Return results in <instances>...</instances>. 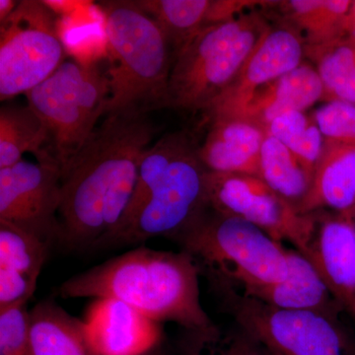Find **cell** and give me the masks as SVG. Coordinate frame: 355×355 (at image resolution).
I'll use <instances>...</instances> for the list:
<instances>
[{"mask_svg":"<svg viewBox=\"0 0 355 355\" xmlns=\"http://www.w3.org/2000/svg\"><path fill=\"white\" fill-rule=\"evenodd\" d=\"M156 132L148 116H105L62 171L58 248L99 249L118 230Z\"/></svg>","mask_w":355,"mask_h":355,"instance_id":"1","label":"cell"},{"mask_svg":"<svg viewBox=\"0 0 355 355\" xmlns=\"http://www.w3.org/2000/svg\"><path fill=\"white\" fill-rule=\"evenodd\" d=\"M200 268L186 252L140 247L70 277L58 289L62 298H113L157 323L186 331L216 326L202 308Z\"/></svg>","mask_w":355,"mask_h":355,"instance_id":"2","label":"cell"},{"mask_svg":"<svg viewBox=\"0 0 355 355\" xmlns=\"http://www.w3.org/2000/svg\"><path fill=\"white\" fill-rule=\"evenodd\" d=\"M111 65L105 116H141L168 108L174 57L155 22L132 0L100 2Z\"/></svg>","mask_w":355,"mask_h":355,"instance_id":"3","label":"cell"},{"mask_svg":"<svg viewBox=\"0 0 355 355\" xmlns=\"http://www.w3.org/2000/svg\"><path fill=\"white\" fill-rule=\"evenodd\" d=\"M270 26L265 13L253 9L198 32L173 62L168 108L209 111L234 83Z\"/></svg>","mask_w":355,"mask_h":355,"instance_id":"4","label":"cell"},{"mask_svg":"<svg viewBox=\"0 0 355 355\" xmlns=\"http://www.w3.org/2000/svg\"><path fill=\"white\" fill-rule=\"evenodd\" d=\"M190 254L209 284L239 287L275 284L288 273L287 249L237 216L207 207L172 238Z\"/></svg>","mask_w":355,"mask_h":355,"instance_id":"5","label":"cell"},{"mask_svg":"<svg viewBox=\"0 0 355 355\" xmlns=\"http://www.w3.org/2000/svg\"><path fill=\"white\" fill-rule=\"evenodd\" d=\"M28 106L49 133V151L60 168L67 167L105 116L110 96L108 70L64 60L43 83L26 94Z\"/></svg>","mask_w":355,"mask_h":355,"instance_id":"6","label":"cell"},{"mask_svg":"<svg viewBox=\"0 0 355 355\" xmlns=\"http://www.w3.org/2000/svg\"><path fill=\"white\" fill-rule=\"evenodd\" d=\"M207 174L200 147L190 137L132 219L99 249L140 244L155 237L171 240L209 207Z\"/></svg>","mask_w":355,"mask_h":355,"instance_id":"7","label":"cell"},{"mask_svg":"<svg viewBox=\"0 0 355 355\" xmlns=\"http://www.w3.org/2000/svg\"><path fill=\"white\" fill-rule=\"evenodd\" d=\"M235 323L277 355H347L335 316L314 310L279 309L243 295L226 284H210Z\"/></svg>","mask_w":355,"mask_h":355,"instance_id":"8","label":"cell"},{"mask_svg":"<svg viewBox=\"0 0 355 355\" xmlns=\"http://www.w3.org/2000/svg\"><path fill=\"white\" fill-rule=\"evenodd\" d=\"M64 44L44 1L23 0L0 29V100L27 94L64 62Z\"/></svg>","mask_w":355,"mask_h":355,"instance_id":"9","label":"cell"},{"mask_svg":"<svg viewBox=\"0 0 355 355\" xmlns=\"http://www.w3.org/2000/svg\"><path fill=\"white\" fill-rule=\"evenodd\" d=\"M207 191L212 209L244 219L275 241L291 242L304 253L314 229V214H301L261 178L209 171Z\"/></svg>","mask_w":355,"mask_h":355,"instance_id":"10","label":"cell"},{"mask_svg":"<svg viewBox=\"0 0 355 355\" xmlns=\"http://www.w3.org/2000/svg\"><path fill=\"white\" fill-rule=\"evenodd\" d=\"M62 172L53 163L21 160L0 169V220L38 237L51 248L60 236Z\"/></svg>","mask_w":355,"mask_h":355,"instance_id":"11","label":"cell"},{"mask_svg":"<svg viewBox=\"0 0 355 355\" xmlns=\"http://www.w3.org/2000/svg\"><path fill=\"white\" fill-rule=\"evenodd\" d=\"M304 40L300 33L279 21L270 26L232 85L207 111L211 120L239 118L254 93L303 64Z\"/></svg>","mask_w":355,"mask_h":355,"instance_id":"12","label":"cell"},{"mask_svg":"<svg viewBox=\"0 0 355 355\" xmlns=\"http://www.w3.org/2000/svg\"><path fill=\"white\" fill-rule=\"evenodd\" d=\"M304 254L319 273L340 307L355 315V224L354 214L321 216Z\"/></svg>","mask_w":355,"mask_h":355,"instance_id":"13","label":"cell"},{"mask_svg":"<svg viewBox=\"0 0 355 355\" xmlns=\"http://www.w3.org/2000/svg\"><path fill=\"white\" fill-rule=\"evenodd\" d=\"M84 323L99 355H142L165 340L160 323L116 299H97Z\"/></svg>","mask_w":355,"mask_h":355,"instance_id":"14","label":"cell"},{"mask_svg":"<svg viewBox=\"0 0 355 355\" xmlns=\"http://www.w3.org/2000/svg\"><path fill=\"white\" fill-rule=\"evenodd\" d=\"M135 2L164 33L174 60L187 43L205 28L235 19L261 3L252 0H137Z\"/></svg>","mask_w":355,"mask_h":355,"instance_id":"15","label":"cell"},{"mask_svg":"<svg viewBox=\"0 0 355 355\" xmlns=\"http://www.w3.org/2000/svg\"><path fill=\"white\" fill-rule=\"evenodd\" d=\"M51 249L36 236L0 220V311L29 302Z\"/></svg>","mask_w":355,"mask_h":355,"instance_id":"16","label":"cell"},{"mask_svg":"<svg viewBox=\"0 0 355 355\" xmlns=\"http://www.w3.org/2000/svg\"><path fill=\"white\" fill-rule=\"evenodd\" d=\"M266 135L263 128L247 119H214L200 146V160L209 172L259 177Z\"/></svg>","mask_w":355,"mask_h":355,"instance_id":"17","label":"cell"},{"mask_svg":"<svg viewBox=\"0 0 355 355\" xmlns=\"http://www.w3.org/2000/svg\"><path fill=\"white\" fill-rule=\"evenodd\" d=\"M296 209L301 214L324 209L354 214L355 146L324 139L309 190Z\"/></svg>","mask_w":355,"mask_h":355,"instance_id":"18","label":"cell"},{"mask_svg":"<svg viewBox=\"0 0 355 355\" xmlns=\"http://www.w3.org/2000/svg\"><path fill=\"white\" fill-rule=\"evenodd\" d=\"M288 273L275 284L241 286L243 295L287 310H314L335 316L338 306L328 287L307 258L296 249H287Z\"/></svg>","mask_w":355,"mask_h":355,"instance_id":"19","label":"cell"},{"mask_svg":"<svg viewBox=\"0 0 355 355\" xmlns=\"http://www.w3.org/2000/svg\"><path fill=\"white\" fill-rule=\"evenodd\" d=\"M323 98V83L316 67L303 62L259 89L239 118L253 121L266 132V128L280 114L305 112Z\"/></svg>","mask_w":355,"mask_h":355,"instance_id":"20","label":"cell"},{"mask_svg":"<svg viewBox=\"0 0 355 355\" xmlns=\"http://www.w3.org/2000/svg\"><path fill=\"white\" fill-rule=\"evenodd\" d=\"M30 349L31 355H99L84 321L53 299L42 300L30 310Z\"/></svg>","mask_w":355,"mask_h":355,"instance_id":"21","label":"cell"},{"mask_svg":"<svg viewBox=\"0 0 355 355\" xmlns=\"http://www.w3.org/2000/svg\"><path fill=\"white\" fill-rule=\"evenodd\" d=\"M349 0H289L275 1L282 22L295 28L303 40L306 57L347 37L345 20Z\"/></svg>","mask_w":355,"mask_h":355,"instance_id":"22","label":"cell"},{"mask_svg":"<svg viewBox=\"0 0 355 355\" xmlns=\"http://www.w3.org/2000/svg\"><path fill=\"white\" fill-rule=\"evenodd\" d=\"M34 154L40 163H53L49 151V133L43 121L29 106L2 107L0 110V169Z\"/></svg>","mask_w":355,"mask_h":355,"instance_id":"23","label":"cell"},{"mask_svg":"<svg viewBox=\"0 0 355 355\" xmlns=\"http://www.w3.org/2000/svg\"><path fill=\"white\" fill-rule=\"evenodd\" d=\"M314 170L288 147L266 135L261 147L260 177L273 191L295 207L309 190Z\"/></svg>","mask_w":355,"mask_h":355,"instance_id":"24","label":"cell"},{"mask_svg":"<svg viewBox=\"0 0 355 355\" xmlns=\"http://www.w3.org/2000/svg\"><path fill=\"white\" fill-rule=\"evenodd\" d=\"M307 57L316 64L323 83V99L355 106V38L345 37Z\"/></svg>","mask_w":355,"mask_h":355,"instance_id":"25","label":"cell"},{"mask_svg":"<svg viewBox=\"0 0 355 355\" xmlns=\"http://www.w3.org/2000/svg\"><path fill=\"white\" fill-rule=\"evenodd\" d=\"M184 331L178 345L179 355H272L239 324L227 331H222L217 326L205 331Z\"/></svg>","mask_w":355,"mask_h":355,"instance_id":"26","label":"cell"},{"mask_svg":"<svg viewBox=\"0 0 355 355\" xmlns=\"http://www.w3.org/2000/svg\"><path fill=\"white\" fill-rule=\"evenodd\" d=\"M266 135L288 147L315 171L323 151L324 137L314 120L308 118L304 112L280 114L266 128Z\"/></svg>","mask_w":355,"mask_h":355,"instance_id":"27","label":"cell"},{"mask_svg":"<svg viewBox=\"0 0 355 355\" xmlns=\"http://www.w3.org/2000/svg\"><path fill=\"white\" fill-rule=\"evenodd\" d=\"M0 355H31L28 303L0 311Z\"/></svg>","mask_w":355,"mask_h":355,"instance_id":"28","label":"cell"},{"mask_svg":"<svg viewBox=\"0 0 355 355\" xmlns=\"http://www.w3.org/2000/svg\"><path fill=\"white\" fill-rule=\"evenodd\" d=\"M314 121L324 139L355 146V106L331 101L317 110Z\"/></svg>","mask_w":355,"mask_h":355,"instance_id":"29","label":"cell"},{"mask_svg":"<svg viewBox=\"0 0 355 355\" xmlns=\"http://www.w3.org/2000/svg\"><path fill=\"white\" fill-rule=\"evenodd\" d=\"M345 32L347 37L355 38V1L352 2L345 20Z\"/></svg>","mask_w":355,"mask_h":355,"instance_id":"30","label":"cell"},{"mask_svg":"<svg viewBox=\"0 0 355 355\" xmlns=\"http://www.w3.org/2000/svg\"><path fill=\"white\" fill-rule=\"evenodd\" d=\"M18 3L14 0H0V22L3 23L13 13Z\"/></svg>","mask_w":355,"mask_h":355,"instance_id":"31","label":"cell"},{"mask_svg":"<svg viewBox=\"0 0 355 355\" xmlns=\"http://www.w3.org/2000/svg\"><path fill=\"white\" fill-rule=\"evenodd\" d=\"M142 355H179L177 352L170 349L166 343L165 340H162L158 345L153 347V349L147 352L146 354Z\"/></svg>","mask_w":355,"mask_h":355,"instance_id":"32","label":"cell"},{"mask_svg":"<svg viewBox=\"0 0 355 355\" xmlns=\"http://www.w3.org/2000/svg\"><path fill=\"white\" fill-rule=\"evenodd\" d=\"M272 355H277V354H273V352H272Z\"/></svg>","mask_w":355,"mask_h":355,"instance_id":"33","label":"cell"}]
</instances>
